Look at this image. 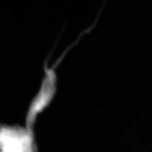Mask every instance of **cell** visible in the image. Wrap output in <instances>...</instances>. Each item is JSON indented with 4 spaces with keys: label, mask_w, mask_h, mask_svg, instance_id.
Here are the masks:
<instances>
[{
    "label": "cell",
    "mask_w": 152,
    "mask_h": 152,
    "mask_svg": "<svg viewBox=\"0 0 152 152\" xmlns=\"http://www.w3.org/2000/svg\"><path fill=\"white\" fill-rule=\"evenodd\" d=\"M26 135L17 126H0V152H28Z\"/></svg>",
    "instance_id": "obj_1"
}]
</instances>
